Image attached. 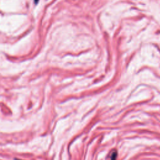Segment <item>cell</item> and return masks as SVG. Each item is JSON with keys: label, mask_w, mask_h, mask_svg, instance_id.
<instances>
[{"label": "cell", "mask_w": 160, "mask_h": 160, "mask_svg": "<svg viewBox=\"0 0 160 160\" xmlns=\"http://www.w3.org/2000/svg\"><path fill=\"white\" fill-rule=\"evenodd\" d=\"M118 156V152L116 149H113L110 153L109 156V160H116Z\"/></svg>", "instance_id": "6da1fadb"}, {"label": "cell", "mask_w": 160, "mask_h": 160, "mask_svg": "<svg viewBox=\"0 0 160 160\" xmlns=\"http://www.w3.org/2000/svg\"><path fill=\"white\" fill-rule=\"evenodd\" d=\"M39 0H34V2L35 4H38V2H39Z\"/></svg>", "instance_id": "7a4b0ae2"}, {"label": "cell", "mask_w": 160, "mask_h": 160, "mask_svg": "<svg viewBox=\"0 0 160 160\" xmlns=\"http://www.w3.org/2000/svg\"><path fill=\"white\" fill-rule=\"evenodd\" d=\"M14 160H21V159H18V158H14Z\"/></svg>", "instance_id": "3957f363"}]
</instances>
